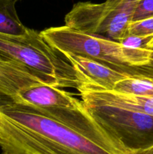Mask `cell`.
Instances as JSON below:
<instances>
[{"instance_id": "cell-9", "label": "cell", "mask_w": 153, "mask_h": 154, "mask_svg": "<svg viewBox=\"0 0 153 154\" xmlns=\"http://www.w3.org/2000/svg\"><path fill=\"white\" fill-rule=\"evenodd\" d=\"M63 55L72 65L83 84L96 88L113 90L116 83L128 78L94 60L74 54H63Z\"/></svg>"}, {"instance_id": "cell-10", "label": "cell", "mask_w": 153, "mask_h": 154, "mask_svg": "<svg viewBox=\"0 0 153 154\" xmlns=\"http://www.w3.org/2000/svg\"><path fill=\"white\" fill-rule=\"evenodd\" d=\"M18 0H0V33L10 35H22L29 29L22 24L16 13Z\"/></svg>"}, {"instance_id": "cell-15", "label": "cell", "mask_w": 153, "mask_h": 154, "mask_svg": "<svg viewBox=\"0 0 153 154\" xmlns=\"http://www.w3.org/2000/svg\"><path fill=\"white\" fill-rule=\"evenodd\" d=\"M2 154H4V153H2Z\"/></svg>"}, {"instance_id": "cell-5", "label": "cell", "mask_w": 153, "mask_h": 154, "mask_svg": "<svg viewBox=\"0 0 153 154\" xmlns=\"http://www.w3.org/2000/svg\"><path fill=\"white\" fill-rule=\"evenodd\" d=\"M140 0L80 2L65 15L64 26L86 34L121 42L128 35L135 8Z\"/></svg>"}, {"instance_id": "cell-16", "label": "cell", "mask_w": 153, "mask_h": 154, "mask_svg": "<svg viewBox=\"0 0 153 154\" xmlns=\"http://www.w3.org/2000/svg\"><path fill=\"white\" fill-rule=\"evenodd\" d=\"M18 1H20V0H18Z\"/></svg>"}, {"instance_id": "cell-11", "label": "cell", "mask_w": 153, "mask_h": 154, "mask_svg": "<svg viewBox=\"0 0 153 154\" xmlns=\"http://www.w3.org/2000/svg\"><path fill=\"white\" fill-rule=\"evenodd\" d=\"M114 91L138 96H153V79L143 77H128L116 83Z\"/></svg>"}, {"instance_id": "cell-6", "label": "cell", "mask_w": 153, "mask_h": 154, "mask_svg": "<svg viewBox=\"0 0 153 154\" xmlns=\"http://www.w3.org/2000/svg\"><path fill=\"white\" fill-rule=\"evenodd\" d=\"M94 120L130 153L153 144V117L105 104L83 102Z\"/></svg>"}, {"instance_id": "cell-3", "label": "cell", "mask_w": 153, "mask_h": 154, "mask_svg": "<svg viewBox=\"0 0 153 154\" xmlns=\"http://www.w3.org/2000/svg\"><path fill=\"white\" fill-rule=\"evenodd\" d=\"M20 104L31 106L114 154H129L94 120L82 100L58 87L47 84L33 86L19 94Z\"/></svg>"}, {"instance_id": "cell-1", "label": "cell", "mask_w": 153, "mask_h": 154, "mask_svg": "<svg viewBox=\"0 0 153 154\" xmlns=\"http://www.w3.org/2000/svg\"><path fill=\"white\" fill-rule=\"evenodd\" d=\"M0 148L4 154H114L20 103L0 108Z\"/></svg>"}, {"instance_id": "cell-2", "label": "cell", "mask_w": 153, "mask_h": 154, "mask_svg": "<svg viewBox=\"0 0 153 154\" xmlns=\"http://www.w3.org/2000/svg\"><path fill=\"white\" fill-rule=\"evenodd\" d=\"M44 38L62 54L81 56L94 60L128 77L153 79L152 48L136 49L116 41L86 34L66 26L40 32Z\"/></svg>"}, {"instance_id": "cell-4", "label": "cell", "mask_w": 153, "mask_h": 154, "mask_svg": "<svg viewBox=\"0 0 153 154\" xmlns=\"http://www.w3.org/2000/svg\"><path fill=\"white\" fill-rule=\"evenodd\" d=\"M0 54L48 77L58 88L77 90L83 84L65 57L31 29L22 35L0 33Z\"/></svg>"}, {"instance_id": "cell-14", "label": "cell", "mask_w": 153, "mask_h": 154, "mask_svg": "<svg viewBox=\"0 0 153 154\" xmlns=\"http://www.w3.org/2000/svg\"><path fill=\"white\" fill-rule=\"evenodd\" d=\"M129 154H153V144L145 148L134 150V151L130 152Z\"/></svg>"}, {"instance_id": "cell-12", "label": "cell", "mask_w": 153, "mask_h": 154, "mask_svg": "<svg viewBox=\"0 0 153 154\" xmlns=\"http://www.w3.org/2000/svg\"><path fill=\"white\" fill-rule=\"evenodd\" d=\"M128 35H153V17L131 22L128 27Z\"/></svg>"}, {"instance_id": "cell-7", "label": "cell", "mask_w": 153, "mask_h": 154, "mask_svg": "<svg viewBox=\"0 0 153 154\" xmlns=\"http://www.w3.org/2000/svg\"><path fill=\"white\" fill-rule=\"evenodd\" d=\"M40 84L58 87L48 77L0 54V108L19 103L20 92Z\"/></svg>"}, {"instance_id": "cell-13", "label": "cell", "mask_w": 153, "mask_h": 154, "mask_svg": "<svg viewBox=\"0 0 153 154\" xmlns=\"http://www.w3.org/2000/svg\"><path fill=\"white\" fill-rule=\"evenodd\" d=\"M153 17V0H140L135 8L131 22Z\"/></svg>"}, {"instance_id": "cell-8", "label": "cell", "mask_w": 153, "mask_h": 154, "mask_svg": "<svg viewBox=\"0 0 153 154\" xmlns=\"http://www.w3.org/2000/svg\"><path fill=\"white\" fill-rule=\"evenodd\" d=\"M82 102L111 105L140 111L153 117V96H138L104 90L82 84L77 88Z\"/></svg>"}]
</instances>
